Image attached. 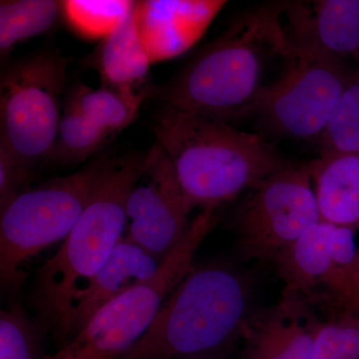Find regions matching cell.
<instances>
[{
    "label": "cell",
    "instance_id": "24",
    "mask_svg": "<svg viewBox=\"0 0 359 359\" xmlns=\"http://www.w3.org/2000/svg\"><path fill=\"white\" fill-rule=\"evenodd\" d=\"M311 359H359V316L344 311L323 321Z\"/></svg>",
    "mask_w": 359,
    "mask_h": 359
},
{
    "label": "cell",
    "instance_id": "4",
    "mask_svg": "<svg viewBox=\"0 0 359 359\" xmlns=\"http://www.w3.org/2000/svg\"><path fill=\"white\" fill-rule=\"evenodd\" d=\"M249 304V287L237 271L221 264L193 266L121 359L226 353L242 337Z\"/></svg>",
    "mask_w": 359,
    "mask_h": 359
},
{
    "label": "cell",
    "instance_id": "15",
    "mask_svg": "<svg viewBox=\"0 0 359 359\" xmlns=\"http://www.w3.org/2000/svg\"><path fill=\"white\" fill-rule=\"evenodd\" d=\"M285 16L287 36L339 60H359V0L292 1Z\"/></svg>",
    "mask_w": 359,
    "mask_h": 359
},
{
    "label": "cell",
    "instance_id": "7",
    "mask_svg": "<svg viewBox=\"0 0 359 359\" xmlns=\"http://www.w3.org/2000/svg\"><path fill=\"white\" fill-rule=\"evenodd\" d=\"M287 39L285 71L262 90L254 115L278 136L318 142L353 69L306 42Z\"/></svg>",
    "mask_w": 359,
    "mask_h": 359
},
{
    "label": "cell",
    "instance_id": "20",
    "mask_svg": "<svg viewBox=\"0 0 359 359\" xmlns=\"http://www.w3.org/2000/svg\"><path fill=\"white\" fill-rule=\"evenodd\" d=\"M113 137L76 108L66 103L50 158L65 164L84 162Z\"/></svg>",
    "mask_w": 359,
    "mask_h": 359
},
{
    "label": "cell",
    "instance_id": "16",
    "mask_svg": "<svg viewBox=\"0 0 359 359\" xmlns=\"http://www.w3.org/2000/svg\"><path fill=\"white\" fill-rule=\"evenodd\" d=\"M320 219L359 229V153L320 155L309 163Z\"/></svg>",
    "mask_w": 359,
    "mask_h": 359
},
{
    "label": "cell",
    "instance_id": "6",
    "mask_svg": "<svg viewBox=\"0 0 359 359\" xmlns=\"http://www.w3.org/2000/svg\"><path fill=\"white\" fill-rule=\"evenodd\" d=\"M105 159L20 193L0 212V276L4 287L25 278L21 266L67 238L93 196Z\"/></svg>",
    "mask_w": 359,
    "mask_h": 359
},
{
    "label": "cell",
    "instance_id": "26",
    "mask_svg": "<svg viewBox=\"0 0 359 359\" xmlns=\"http://www.w3.org/2000/svg\"><path fill=\"white\" fill-rule=\"evenodd\" d=\"M344 313L359 316V248L349 280L348 295Z\"/></svg>",
    "mask_w": 359,
    "mask_h": 359
},
{
    "label": "cell",
    "instance_id": "3",
    "mask_svg": "<svg viewBox=\"0 0 359 359\" xmlns=\"http://www.w3.org/2000/svg\"><path fill=\"white\" fill-rule=\"evenodd\" d=\"M146 154L108 159L93 196L59 248L37 271L28 302L44 332L63 346L75 297L88 285L121 240L127 200Z\"/></svg>",
    "mask_w": 359,
    "mask_h": 359
},
{
    "label": "cell",
    "instance_id": "13",
    "mask_svg": "<svg viewBox=\"0 0 359 359\" xmlns=\"http://www.w3.org/2000/svg\"><path fill=\"white\" fill-rule=\"evenodd\" d=\"M224 4L183 0L135 2V25L151 65L169 60L190 49Z\"/></svg>",
    "mask_w": 359,
    "mask_h": 359
},
{
    "label": "cell",
    "instance_id": "22",
    "mask_svg": "<svg viewBox=\"0 0 359 359\" xmlns=\"http://www.w3.org/2000/svg\"><path fill=\"white\" fill-rule=\"evenodd\" d=\"M126 0H66L61 11L68 25L85 39L103 40L133 9Z\"/></svg>",
    "mask_w": 359,
    "mask_h": 359
},
{
    "label": "cell",
    "instance_id": "18",
    "mask_svg": "<svg viewBox=\"0 0 359 359\" xmlns=\"http://www.w3.org/2000/svg\"><path fill=\"white\" fill-rule=\"evenodd\" d=\"M150 92L149 89L129 94L107 87L94 89L78 85L70 92L66 103L115 136L135 121L142 102Z\"/></svg>",
    "mask_w": 359,
    "mask_h": 359
},
{
    "label": "cell",
    "instance_id": "25",
    "mask_svg": "<svg viewBox=\"0 0 359 359\" xmlns=\"http://www.w3.org/2000/svg\"><path fill=\"white\" fill-rule=\"evenodd\" d=\"M28 168L0 144V212L20 195V189L27 178Z\"/></svg>",
    "mask_w": 359,
    "mask_h": 359
},
{
    "label": "cell",
    "instance_id": "5",
    "mask_svg": "<svg viewBox=\"0 0 359 359\" xmlns=\"http://www.w3.org/2000/svg\"><path fill=\"white\" fill-rule=\"evenodd\" d=\"M215 212L202 211L191 222L185 237L150 282L99 309L69 341L45 359H121L145 334L167 297L193 268L196 252L216 224Z\"/></svg>",
    "mask_w": 359,
    "mask_h": 359
},
{
    "label": "cell",
    "instance_id": "27",
    "mask_svg": "<svg viewBox=\"0 0 359 359\" xmlns=\"http://www.w3.org/2000/svg\"><path fill=\"white\" fill-rule=\"evenodd\" d=\"M226 353L210 354V355L198 356V358L185 359H224Z\"/></svg>",
    "mask_w": 359,
    "mask_h": 359
},
{
    "label": "cell",
    "instance_id": "8",
    "mask_svg": "<svg viewBox=\"0 0 359 359\" xmlns=\"http://www.w3.org/2000/svg\"><path fill=\"white\" fill-rule=\"evenodd\" d=\"M68 59L39 52L2 67L0 144L22 164L50 157L57 140Z\"/></svg>",
    "mask_w": 359,
    "mask_h": 359
},
{
    "label": "cell",
    "instance_id": "9",
    "mask_svg": "<svg viewBox=\"0 0 359 359\" xmlns=\"http://www.w3.org/2000/svg\"><path fill=\"white\" fill-rule=\"evenodd\" d=\"M320 221L309 165L289 164L250 189L233 226L247 259L275 262Z\"/></svg>",
    "mask_w": 359,
    "mask_h": 359
},
{
    "label": "cell",
    "instance_id": "19",
    "mask_svg": "<svg viewBox=\"0 0 359 359\" xmlns=\"http://www.w3.org/2000/svg\"><path fill=\"white\" fill-rule=\"evenodd\" d=\"M61 11L53 0H13L0 2V52L6 56L18 42L48 30Z\"/></svg>",
    "mask_w": 359,
    "mask_h": 359
},
{
    "label": "cell",
    "instance_id": "17",
    "mask_svg": "<svg viewBox=\"0 0 359 359\" xmlns=\"http://www.w3.org/2000/svg\"><path fill=\"white\" fill-rule=\"evenodd\" d=\"M89 61L100 74L102 87L129 94L149 90L139 88L147 77L151 62L137 32L133 9L101 41Z\"/></svg>",
    "mask_w": 359,
    "mask_h": 359
},
{
    "label": "cell",
    "instance_id": "2",
    "mask_svg": "<svg viewBox=\"0 0 359 359\" xmlns=\"http://www.w3.org/2000/svg\"><path fill=\"white\" fill-rule=\"evenodd\" d=\"M153 129L192 210L217 211L290 164L262 135L165 104Z\"/></svg>",
    "mask_w": 359,
    "mask_h": 359
},
{
    "label": "cell",
    "instance_id": "11",
    "mask_svg": "<svg viewBox=\"0 0 359 359\" xmlns=\"http://www.w3.org/2000/svg\"><path fill=\"white\" fill-rule=\"evenodd\" d=\"M192 211L171 161L156 143L146 153L140 178L127 200L125 237L162 263L185 237Z\"/></svg>",
    "mask_w": 359,
    "mask_h": 359
},
{
    "label": "cell",
    "instance_id": "23",
    "mask_svg": "<svg viewBox=\"0 0 359 359\" xmlns=\"http://www.w3.org/2000/svg\"><path fill=\"white\" fill-rule=\"evenodd\" d=\"M44 332L14 299L0 311V359H45Z\"/></svg>",
    "mask_w": 359,
    "mask_h": 359
},
{
    "label": "cell",
    "instance_id": "1",
    "mask_svg": "<svg viewBox=\"0 0 359 359\" xmlns=\"http://www.w3.org/2000/svg\"><path fill=\"white\" fill-rule=\"evenodd\" d=\"M290 2L245 9L158 91L165 105L229 123L254 115L269 61L285 58Z\"/></svg>",
    "mask_w": 359,
    "mask_h": 359
},
{
    "label": "cell",
    "instance_id": "14",
    "mask_svg": "<svg viewBox=\"0 0 359 359\" xmlns=\"http://www.w3.org/2000/svg\"><path fill=\"white\" fill-rule=\"evenodd\" d=\"M161 264L146 250L123 237L102 268L75 297L65 344L87 325L99 309L135 287L150 282L157 275Z\"/></svg>",
    "mask_w": 359,
    "mask_h": 359
},
{
    "label": "cell",
    "instance_id": "12",
    "mask_svg": "<svg viewBox=\"0 0 359 359\" xmlns=\"http://www.w3.org/2000/svg\"><path fill=\"white\" fill-rule=\"evenodd\" d=\"M323 323L313 304L283 294L275 306L250 316L242 335V359H311Z\"/></svg>",
    "mask_w": 359,
    "mask_h": 359
},
{
    "label": "cell",
    "instance_id": "21",
    "mask_svg": "<svg viewBox=\"0 0 359 359\" xmlns=\"http://www.w3.org/2000/svg\"><path fill=\"white\" fill-rule=\"evenodd\" d=\"M318 140L320 155L359 153V60Z\"/></svg>",
    "mask_w": 359,
    "mask_h": 359
},
{
    "label": "cell",
    "instance_id": "10",
    "mask_svg": "<svg viewBox=\"0 0 359 359\" xmlns=\"http://www.w3.org/2000/svg\"><path fill=\"white\" fill-rule=\"evenodd\" d=\"M355 231L320 221L278 255L283 294L297 295L316 306L328 304L344 313L355 262Z\"/></svg>",
    "mask_w": 359,
    "mask_h": 359
}]
</instances>
